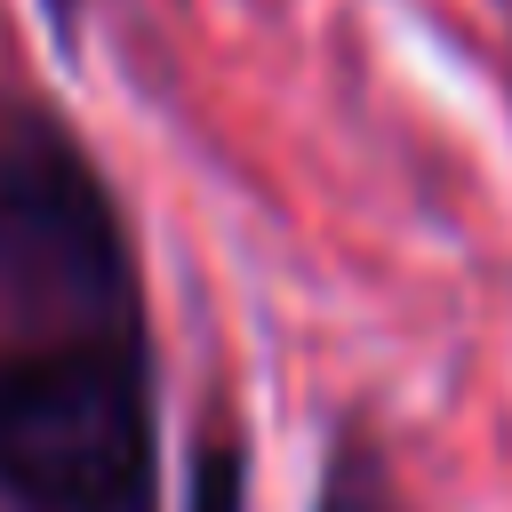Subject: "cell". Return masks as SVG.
Here are the masks:
<instances>
[{
  "label": "cell",
  "instance_id": "2",
  "mask_svg": "<svg viewBox=\"0 0 512 512\" xmlns=\"http://www.w3.org/2000/svg\"><path fill=\"white\" fill-rule=\"evenodd\" d=\"M0 256L56 280H96V288L120 280L96 184L48 144H32L24 160H0Z\"/></svg>",
  "mask_w": 512,
  "mask_h": 512
},
{
  "label": "cell",
  "instance_id": "3",
  "mask_svg": "<svg viewBox=\"0 0 512 512\" xmlns=\"http://www.w3.org/2000/svg\"><path fill=\"white\" fill-rule=\"evenodd\" d=\"M192 512H240V456L216 440L192 472Z\"/></svg>",
  "mask_w": 512,
  "mask_h": 512
},
{
  "label": "cell",
  "instance_id": "1",
  "mask_svg": "<svg viewBox=\"0 0 512 512\" xmlns=\"http://www.w3.org/2000/svg\"><path fill=\"white\" fill-rule=\"evenodd\" d=\"M152 480V400L112 344L0 352V488L40 512H136Z\"/></svg>",
  "mask_w": 512,
  "mask_h": 512
}]
</instances>
